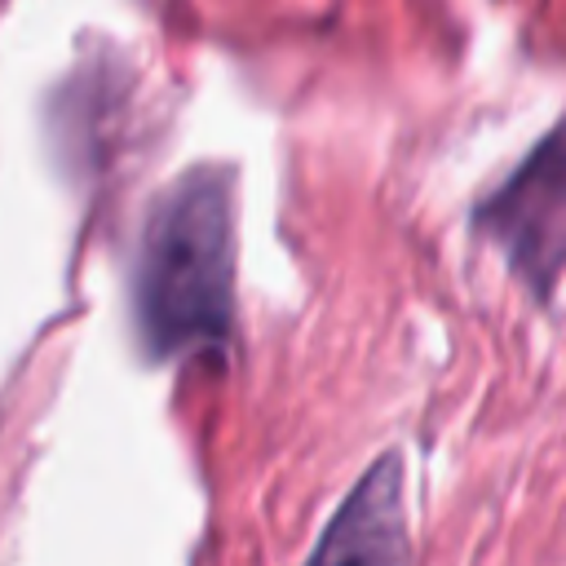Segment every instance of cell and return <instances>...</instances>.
<instances>
[{"label":"cell","mask_w":566,"mask_h":566,"mask_svg":"<svg viewBox=\"0 0 566 566\" xmlns=\"http://www.w3.org/2000/svg\"><path fill=\"white\" fill-rule=\"evenodd\" d=\"M473 226L535 296L553 292L566 265V119L478 203Z\"/></svg>","instance_id":"7a4b0ae2"},{"label":"cell","mask_w":566,"mask_h":566,"mask_svg":"<svg viewBox=\"0 0 566 566\" xmlns=\"http://www.w3.org/2000/svg\"><path fill=\"white\" fill-rule=\"evenodd\" d=\"M407 553L411 548L402 531V464L389 451L345 495V504L327 522V535L314 544V562H398Z\"/></svg>","instance_id":"3957f363"},{"label":"cell","mask_w":566,"mask_h":566,"mask_svg":"<svg viewBox=\"0 0 566 566\" xmlns=\"http://www.w3.org/2000/svg\"><path fill=\"white\" fill-rule=\"evenodd\" d=\"M133 323L155 363L226 358L234 340V181L190 168L155 195L137 261Z\"/></svg>","instance_id":"6da1fadb"}]
</instances>
